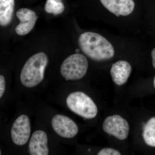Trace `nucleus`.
<instances>
[{
  "label": "nucleus",
  "mask_w": 155,
  "mask_h": 155,
  "mask_svg": "<svg viewBox=\"0 0 155 155\" xmlns=\"http://www.w3.org/2000/svg\"><path fill=\"white\" fill-rule=\"evenodd\" d=\"M78 44L81 51L94 61L110 60L115 54L110 42L102 35L95 32L81 34L78 38Z\"/></svg>",
  "instance_id": "1"
},
{
  "label": "nucleus",
  "mask_w": 155,
  "mask_h": 155,
  "mask_svg": "<svg viewBox=\"0 0 155 155\" xmlns=\"http://www.w3.org/2000/svg\"><path fill=\"white\" fill-rule=\"evenodd\" d=\"M48 62V56L43 52L37 53L30 57L25 62L20 73V80L22 85L30 88L41 83L44 78Z\"/></svg>",
  "instance_id": "2"
},
{
  "label": "nucleus",
  "mask_w": 155,
  "mask_h": 155,
  "mask_svg": "<svg viewBox=\"0 0 155 155\" xmlns=\"http://www.w3.org/2000/svg\"><path fill=\"white\" fill-rule=\"evenodd\" d=\"M66 103L70 110L85 119H93L97 114L96 104L90 97L82 92L71 93L67 97Z\"/></svg>",
  "instance_id": "3"
},
{
  "label": "nucleus",
  "mask_w": 155,
  "mask_h": 155,
  "mask_svg": "<svg viewBox=\"0 0 155 155\" xmlns=\"http://www.w3.org/2000/svg\"><path fill=\"white\" fill-rule=\"evenodd\" d=\"M88 67L86 57L82 54L76 53L64 60L61 67V74L66 80H79L85 75Z\"/></svg>",
  "instance_id": "4"
},
{
  "label": "nucleus",
  "mask_w": 155,
  "mask_h": 155,
  "mask_svg": "<svg viewBox=\"0 0 155 155\" xmlns=\"http://www.w3.org/2000/svg\"><path fill=\"white\" fill-rule=\"evenodd\" d=\"M103 129L106 133L124 140L128 136L129 125L122 116L114 115L106 118L103 124Z\"/></svg>",
  "instance_id": "5"
},
{
  "label": "nucleus",
  "mask_w": 155,
  "mask_h": 155,
  "mask_svg": "<svg viewBox=\"0 0 155 155\" xmlns=\"http://www.w3.org/2000/svg\"><path fill=\"white\" fill-rule=\"evenodd\" d=\"M31 128L28 116L21 115L16 119L11 130V138L13 142L18 146H22L28 142Z\"/></svg>",
  "instance_id": "6"
},
{
  "label": "nucleus",
  "mask_w": 155,
  "mask_h": 155,
  "mask_svg": "<svg viewBox=\"0 0 155 155\" xmlns=\"http://www.w3.org/2000/svg\"><path fill=\"white\" fill-rule=\"evenodd\" d=\"M52 126L58 135L64 138H71L78 132L77 125L72 119L64 115L58 114L54 116L51 121Z\"/></svg>",
  "instance_id": "7"
},
{
  "label": "nucleus",
  "mask_w": 155,
  "mask_h": 155,
  "mask_svg": "<svg viewBox=\"0 0 155 155\" xmlns=\"http://www.w3.org/2000/svg\"><path fill=\"white\" fill-rule=\"evenodd\" d=\"M16 16L20 23L15 28V31L19 35H25L29 33L33 29L38 18L34 11L26 8L18 10Z\"/></svg>",
  "instance_id": "8"
},
{
  "label": "nucleus",
  "mask_w": 155,
  "mask_h": 155,
  "mask_svg": "<svg viewBox=\"0 0 155 155\" xmlns=\"http://www.w3.org/2000/svg\"><path fill=\"white\" fill-rule=\"evenodd\" d=\"M103 5L117 17L126 16L133 12L135 7L133 0H100Z\"/></svg>",
  "instance_id": "9"
},
{
  "label": "nucleus",
  "mask_w": 155,
  "mask_h": 155,
  "mask_svg": "<svg viewBox=\"0 0 155 155\" xmlns=\"http://www.w3.org/2000/svg\"><path fill=\"white\" fill-rule=\"evenodd\" d=\"M46 133L43 130L34 131L31 137L28 149L31 155H48L49 148Z\"/></svg>",
  "instance_id": "10"
},
{
  "label": "nucleus",
  "mask_w": 155,
  "mask_h": 155,
  "mask_svg": "<svg viewBox=\"0 0 155 155\" xmlns=\"http://www.w3.org/2000/svg\"><path fill=\"white\" fill-rule=\"evenodd\" d=\"M131 70V66L128 62L119 61L112 66L110 72L114 83L118 86H121L127 82Z\"/></svg>",
  "instance_id": "11"
},
{
  "label": "nucleus",
  "mask_w": 155,
  "mask_h": 155,
  "mask_svg": "<svg viewBox=\"0 0 155 155\" xmlns=\"http://www.w3.org/2000/svg\"><path fill=\"white\" fill-rule=\"evenodd\" d=\"M15 0H0V25L6 26L11 23L13 18Z\"/></svg>",
  "instance_id": "12"
},
{
  "label": "nucleus",
  "mask_w": 155,
  "mask_h": 155,
  "mask_svg": "<svg viewBox=\"0 0 155 155\" xmlns=\"http://www.w3.org/2000/svg\"><path fill=\"white\" fill-rule=\"evenodd\" d=\"M143 137L145 143L155 147V117L150 118L143 127Z\"/></svg>",
  "instance_id": "13"
},
{
  "label": "nucleus",
  "mask_w": 155,
  "mask_h": 155,
  "mask_svg": "<svg viewBox=\"0 0 155 155\" xmlns=\"http://www.w3.org/2000/svg\"><path fill=\"white\" fill-rule=\"evenodd\" d=\"M65 6L62 0H47L45 10L48 14L57 15L62 14L64 11Z\"/></svg>",
  "instance_id": "14"
},
{
  "label": "nucleus",
  "mask_w": 155,
  "mask_h": 155,
  "mask_svg": "<svg viewBox=\"0 0 155 155\" xmlns=\"http://www.w3.org/2000/svg\"><path fill=\"white\" fill-rule=\"evenodd\" d=\"M98 155H120L119 151L111 148H105L98 153Z\"/></svg>",
  "instance_id": "15"
},
{
  "label": "nucleus",
  "mask_w": 155,
  "mask_h": 155,
  "mask_svg": "<svg viewBox=\"0 0 155 155\" xmlns=\"http://www.w3.org/2000/svg\"><path fill=\"white\" fill-rule=\"evenodd\" d=\"M5 90V80L3 75H0V98H2Z\"/></svg>",
  "instance_id": "16"
},
{
  "label": "nucleus",
  "mask_w": 155,
  "mask_h": 155,
  "mask_svg": "<svg viewBox=\"0 0 155 155\" xmlns=\"http://www.w3.org/2000/svg\"><path fill=\"white\" fill-rule=\"evenodd\" d=\"M151 56L152 58L153 65L155 69V48L153 49L151 52Z\"/></svg>",
  "instance_id": "17"
},
{
  "label": "nucleus",
  "mask_w": 155,
  "mask_h": 155,
  "mask_svg": "<svg viewBox=\"0 0 155 155\" xmlns=\"http://www.w3.org/2000/svg\"><path fill=\"white\" fill-rule=\"evenodd\" d=\"M153 84H154V87H155V77H154V78Z\"/></svg>",
  "instance_id": "18"
}]
</instances>
